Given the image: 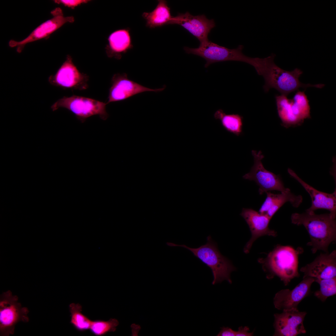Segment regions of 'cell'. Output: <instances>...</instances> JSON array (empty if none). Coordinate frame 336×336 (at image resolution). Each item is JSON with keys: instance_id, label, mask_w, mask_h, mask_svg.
<instances>
[{"instance_id": "26", "label": "cell", "mask_w": 336, "mask_h": 336, "mask_svg": "<svg viewBox=\"0 0 336 336\" xmlns=\"http://www.w3.org/2000/svg\"><path fill=\"white\" fill-rule=\"evenodd\" d=\"M54 2L57 4H61L66 7L73 8L83 3H86L88 1L85 0H54Z\"/></svg>"}, {"instance_id": "9", "label": "cell", "mask_w": 336, "mask_h": 336, "mask_svg": "<svg viewBox=\"0 0 336 336\" xmlns=\"http://www.w3.org/2000/svg\"><path fill=\"white\" fill-rule=\"evenodd\" d=\"M254 157V164L249 173L243 178L246 180L254 181L259 186L260 194L272 190L279 191L281 193L287 192L290 189L285 187L279 175H277L266 169L262 160L264 156L261 151H252Z\"/></svg>"}, {"instance_id": "20", "label": "cell", "mask_w": 336, "mask_h": 336, "mask_svg": "<svg viewBox=\"0 0 336 336\" xmlns=\"http://www.w3.org/2000/svg\"><path fill=\"white\" fill-rule=\"evenodd\" d=\"M106 52L108 57L120 59L122 54L133 47L129 28L120 29L112 33L108 38Z\"/></svg>"}, {"instance_id": "17", "label": "cell", "mask_w": 336, "mask_h": 336, "mask_svg": "<svg viewBox=\"0 0 336 336\" xmlns=\"http://www.w3.org/2000/svg\"><path fill=\"white\" fill-rule=\"evenodd\" d=\"M303 278L325 279L336 277V251L321 253L312 262L301 267Z\"/></svg>"}, {"instance_id": "28", "label": "cell", "mask_w": 336, "mask_h": 336, "mask_svg": "<svg viewBox=\"0 0 336 336\" xmlns=\"http://www.w3.org/2000/svg\"><path fill=\"white\" fill-rule=\"evenodd\" d=\"M250 329L247 326H240L239 327L237 331H236V336H252L253 335V332H250Z\"/></svg>"}, {"instance_id": "6", "label": "cell", "mask_w": 336, "mask_h": 336, "mask_svg": "<svg viewBox=\"0 0 336 336\" xmlns=\"http://www.w3.org/2000/svg\"><path fill=\"white\" fill-rule=\"evenodd\" d=\"M278 114L285 127L300 124L310 118V106L305 91H296L292 98L283 95L275 96Z\"/></svg>"}, {"instance_id": "14", "label": "cell", "mask_w": 336, "mask_h": 336, "mask_svg": "<svg viewBox=\"0 0 336 336\" xmlns=\"http://www.w3.org/2000/svg\"><path fill=\"white\" fill-rule=\"evenodd\" d=\"M314 282L313 278L305 277L293 289H286L278 291L273 299L275 307L282 311L298 309L299 304L309 295L311 286Z\"/></svg>"}, {"instance_id": "23", "label": "cell", "mask_w": 336, "mask_h": 336, "mask_svg": "<svg viewBox=\"0 0 336 336\" xmlns=\"http://www.w3.org/2000/svg\"><path fill=\"white\" fill-rule=\"evenodd\" d=\"M70 313V323L80 332H84L90 329L92 321L82 312V306L79 303H71L69 305Z\"/></svg>"}, {"instance_id": "13", "label": "cell", "mask_w": 336, "mask_h": 336, "mask_svg": "<svg viewBox=\"0 0 336 336\" xmlns=\"http://www.w3.org/2000/svg\"><path fill=\"white\" fill-rule=\"evenodd\" d=\"M306 314V312L300 311L298 309L274 314L273 336H296L305 334L306 331L303 322Z\"/></svg>"}, {"instance_id": "22", "label": "cell", "mask_w": 336, "mask_h": 336, "mask_svg": "<svg viewBox=\"0 0 336 336\" xmlns=\"http://www.w3.org/2000/svg\"><path fill=\"white\" fill-rule=\"evenodd\" d=\"M215 119L220 120L223 128L227 131L237 135L242 132L243 117L238 114H227L222 109L216 111L214 115Z\"/></svg>"}, {"instance_id": "15", "label": "cell", "mask_w": 336, "mask_h": 336, "mask_svg": "<svg viewBox=\"0 0 336 336\" xmlns=\"http://www.w3.org/2000/svg\"><path fill=\"white\" fill-rule=\"evenodd\" d=\"M168 24H178L195 37L200 43L208 40V35L215 26L213 19L209 20L204 15L194 16L188 12L172 17Z\"/></svg>"}, {"instance_id": "11", "label": "cell", "mask_w": 336, "mask_h": 336, "mask_svg": "<svg viewBox=\"0 0 336 336\" xmlns=\"http://www.w3.org/2000/svg\"><path fill=\"white\" fill-rule=\"evenodd\" d=\"M51 13L53 16L51 18L38 26L22 40H11L9 42V46L16 48L17 52L21 53L27 44L45 38L66 23L74 21L73 16H64L62 9L59 7L51 11Z\"/></svg>"}, {"instance_id": "5", "label": "cell", "mask_w": 336, "mask_h": 336, "mask_svg": "<svg viewBox=\"0 0 336 336\" xmlns=\"http://www.w3.org/2000/svg\"><path fill=\"white\" fill-rule=\"evenodd\" d=\"M243 48V45H240L236 49H229L208 40L200 43L198 48L185 47L184 49L187 54L198 55L205 59L206 68L214 63L229 61L245 63L255 68L258 64V58H251L245 55L242 52Z\"/></svg>"}, {"instance_id": "24", "label": "cell", "mask_w": 336, "mask_h": 336, "mask_svg": "<svg viewBox=\"0 0 336 336\" xmlns=\"http://www.w3.org/2000/svg\"><path fill=\"white\" fill-rule=\"evenodd\" d=\"M315 282L320 285L319 290L315 291L314 296L322 302L336 294V277L325 279H315Z\"/></svg>"}, {"instance_id": "18", "label": "cell", "mask_w": 336, "mask_h": 336, "mask_svg": "<svg viewBox=\"0 0 336 336\" xmlns=\"http://www.w3.org/2000/svg\"><path fill=\"white\" fill-rule=\"evenodd\" d=\"M287 170L289 175L302 185L310 196L311 205L306 212H312L318 209H325L329 210V213L336 217V190L332 194L319 191L304 181L292 170L289 168Z\"/></svg>"}, {"instance_id": "27", "label": "cell", "mask_w": 336, "mask_h": 336, "mask_svg": "<svg viewBox=\"0 0 336 336\" xmlns=\"http://www.w3.org/2000/svg\"><path fill=\"white\" fill-rule=\"evenodd\" d=\"M236 331L229 327H223L221 328L217 336H236Z\"/></svg>"}, {"instance_id": "25", "label": "cell", "mask_w": 336, "mask_h": 336, "mask_svg": "<svg viewBox=\"0 0 336 336\" xmlns=\"http://www.w3.org/2000/svg\"><path fill=\"white\" fill-rule=\"evenodd\" d=\"M119 324V322L116 319L110 318L108 321L98 320L92 321L90 330L96 336H103L109 332H114Z\"/></svg>"}, {"instance_id": "8", "label": "cell", "mask_w": 336, "mask_h": 336, "mask_svg": "<svg viewBox=\"0 0 336 336\" xmlns=\"http://www.w3.org/2000/svg\"><path fill=\"white\" fill-rule=\"evenodd\" d=\"M18 298L10 291L1 295L0 299V334L8 336L14 334L15 325L19 322H27L29 319L27 308L22 307Z\"/></svg>"}, {"instance_id": "1", "label": "cell", "mask_w": 336, "mask_h": 336, "mask_svg": "<svg viewBox=\"0 0 336 336\" xmlns=\"http://www.w3.org/2000/svg\"><path fill=\"white\" fill-rule=\"evenodd\" d=\"M335 217L330 213L317 214L315 212L295 213L291 216L292 222L303 225L310 236V241L307 245L311 247L313 253L318 250L328 252V248L336 239Z\"/></svg>"}, {"instance_id": "3", "label": "cell", "mask_w": 336, "mask_h": 336, "mask_svg": "<svg viewBox=\"0 0 336 336\" xmlns=\"http://www.w3.org/2000/svg\"><path fill=\"white\" fill-rule=\"evenodd\" d=\"M275 55L272 54L267 57V60L262 76L265 83L263 88L265 92L272 88L276 89L281 94L287 96L290 93L299 90L300 88L306 89L309 87L321 89L323 84L312 85L301 82L299 78L302 71L298 68L292 71H287L278 66L274 62Z\"/></svg>"}, {"instance_id": "7", "label": "cell", "mask_w": 336, "mask_h": 336, "mask_svg": "<svg viewBox=\"0 0 336 336\" xmlns=\"http://www.w3.org/2000/svg\"><path fill=\"white\" fill-rule=\"evenodd\" d=\"M107 104L92 98L73 95L59 99L52 105L51 109L54 111L60 108H65L72 113L82 123L88 118L95 115H99L103 120H106L109 116L106 110Z\"/></svg>"}, {"instance_id": "12", "label": "cell", "mask_w": 336, "mask_h": 336, "mask_svg": "<svg viewBox=\"0 0 336 336\" xmlns=\"http://www.w3.org/2000/svg\"><path fill=\"white\" fill-rule=\"evenodd\" d=\"M111 85L109 89L106 104L119 101L145 92H158L165 89L161 88L153 89L143 86L128 78L126 73H117L112 77Z\"/></svg>"}, {"instance_id": "10", "label": "cell", "mask_w": 336, "mask_h": 336, "mask_svg": "<svg viewBox=\"0 0 336 336\" xmlns=\"http://www.w3.org/2000/svg\"><path fill=\"white\" fill-rule=\"evenodd\" d=\"M89 77L80 72L73 63L69 55L56 73L49 76L48 81L51 85L64 89L84 90L89 85Z\"/></svg>"}, {"instance_id": "16", "label": "cell", "mask_w": 336, "mask_h": 336, "mask_svg": "<svg viewBox=\"0 0 336 336\" xmlns=\"http://www.w3.org/2000/svg\"><path fill=\"white\" fill-rule=\"evenodd\" d=\"M240 214L248 224L251 233V238L244 249L245 253L249 252L253 243L260 237L264 236H276L277 232L268 227L271 219L266 214L248 208H243Z\"/></svg>"}, {"instance_id": "2", "label": "cell", "mask_w": 336, "mask_h": 336, "mask_svg": "<svg viewBox=\"0 0 336 336\" xmlns=\"http://www.w3.org/2000/svg\"><path fill=\"white\" fill-rule=\"evenodd\" d=\"M300 251L288 246L278 245L264 259H259L266 277L279 278L287 286L295 278L298 277V257Z\"/></svg>"}, {"instance_id": "21", "label": "cell", "mask_w": 336, "mask_h": 336, "mask_svg": "<svg viewBox=\"0 0 336 336\" xmlns=\"http://www.w3.org/2000/svg\"><path fill=\"white\" fill-rule=\"evenodd\" d=\"M158 3L155 9L150 12H144L142 16L146 20V26L150 28H155L168 25L172 17L170 8L166 0H158Z\"/></svg>"}, {"instance_id": "4", "label": "cell", "mask_w": 336, "mask_h": 336, "mask_svg": "<svg viewBox=\"0 0 336 336\" xmlns=\"http://www.w3.org/2000/svg\"><path fill=\"white\" fill-rule=\"evenodd\" d=\"M207 242L197 248H191L185 245H178L167 242V245L179 246L191 251L194 255L211 269L213 276L212 285L221 283L224 280L231 284V273L236 270L235 267L227 257L222 255L219 250L216 242L210 235L207 237Z\"/></svg>"}, {"instance_id": "19", "label": "cell", "mask_w": 336, "mask_h": 336, "mask_svg": "<svg viewBox=\"0 0 336 336\" xmlns=\"http://www.w3.org/2000/svg\"><path fill=\"white\" fill-rule=\"evenodd\" d=\"M267 197L259 209V212L265 214L270 219L279 208L285 203L290 202L293 207L297 208L302 203V196L296 195L290 190L286 192L274 194L270 192L266 193Z\"/></svg>"}]
</instances>
